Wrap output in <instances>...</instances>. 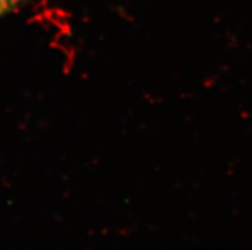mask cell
Returning <instances> with one entry per match:
<instances>
[{
    "label": "cell",
    "mask_w": 252,
    "mask_h": 250,
    "mask_svg": "<svg viewBox=\"0 0 252 250\" xmlns=\"http://www.w3.org/2000/svg\"><path fill=\"white\" fill-rule=\"evenodd\" d=\"M25 0H0V18L16 10Z\"/></svg>",
    "instance_id": "1"
}]
</instances>
